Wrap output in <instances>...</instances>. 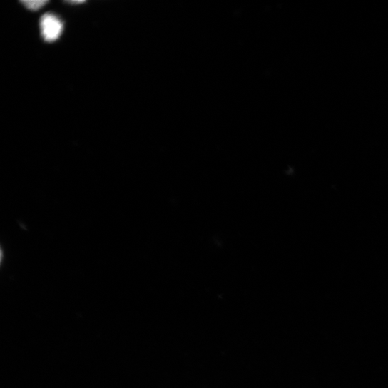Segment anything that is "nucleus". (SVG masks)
Segmentation results:
<instances>
[{"label":"nucleus","instance_id":"1","mask_svg":"<svg viewBox=\"0 0 388 388\" xmlns=\"http://www.w3.org/2000/svg\"><path fill=\"white\" fill-rule=\"evenodd\" d=\"M41 29L44 40L53 42L58 39L63 32V23L55 15L47 14L41 17Z\"/></svg>","mask_w":388,"mask_h":388},{"label":"nucleus","instance_id":"2","mask_svg":"<svg viewBox=\"0 0 388 388\" xmlns=\"http://www.w3.org/2000/svg\"><path fill=\"white\" fill-rule=\"evenodd\" d=\"M22 3L28 9L33 11H36L43 8L48 2L41 0V1H24Z\"/></svg>","mask_w":388,"mask_h":388}]
</instances>
